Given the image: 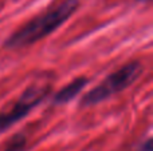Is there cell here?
<instances>
[{"mask_svg": "<svg viewBox=\"0 0 153 151\" xmlns=\"http://www.w3.org/2000/svg\"><path fill=\"white\" fill-rule=\"evenodd\" d=\"M79 7L78 0H65L53 10L31 19L22 28L15 31L4 42L5 48H22L31 45L53 34L56 28L69 20Z\"/></svg>", "mask_w": 153, "mask_h": 151, "instance_id": "6da1fadb", "label": "cell"}, {"mask_svg": "<svg viewBox=\"0 0 153 151\" xmlns=\"http://www.w3.org/2000/svg\"><path fill=\"white\" fill-rule=\"evenodd\" d=\"M143 71L140 62H130L120 70L111 72L98 86L86 92L81 100V107H91L101 102L109 99L110 96L124 91L130 84L136 82Z\"/></svg>", "mask_w": 153, "mask_h": 151, "instance_id": "7a4b0ae2", "label": "cell"}, {"mask_svg": "<svg viewBox=\"0 0 153 151\" xmlns=\"http://www.w3.org/2000/svg\"><path fill=\"white\" fill-rule=\"evenodd\" d=\"M48 92H50V88L47 86H42V87L31 86L27 88L10 111L0 112V133L8 130L11 126H13L24 117H27L32 108L39 106L45 100Z\"/></svg>", "mask_w": 153, "mask_h": 151, "instance_id": "3957f363", "label": "cell"}, {"mask_svg": "<svg viewBox=\"0 0 153 151\" xmlns=\"http://www.w3.org/2000/svg\"><path fill=\"white\" fill-rule=\"evenodd\" d=\"M87 83H89V79H87V78H82V76L76 78V79H74L71 83H69V84L65 86L63 88H61V90L54 95L53 103L61 106V104H66V103H69V102H71L73 99L86 87Z\"/></svg>", "mask_w": 153, "mask_h": 151, "instance_id": "277c9868", "label": "cell"}, {"mask_svg": "<svg viewBox=\"0 0 153 151\" xmlns=\"http://www.w3.org/2000/svg\"><path fill=\"white\" fill-rule=\"evenodd\" d=\"M27 146V138L24 134L19 133L15 134L12 138L8 141L4 151H24Z\"/></svg>", "mask_w": 153, "mask_h": 151, "instance_id": "5b68a950", "label": "cell"}, {"mask_svg": "<svg viewBox=\"0 0 153 151\" xmlns=\"http://www.w3.org/2000/svg\"><path fill=\"white\" fill-rule=\"evenodd\" d=\"M137 151H152V139H151V138L146 139L145 143H144L143 146H141Z\"/></svg>", "mask_w": 153, "mask_h": 151, "instance_id": "8992f818", "label": "cell"}, {"mask_svg": "<svg viewBox=\"0 0 153 151\" xmlns=\"http://www.w3.org/2000/svg\"><path fill=\"white\" fill-rule=\"evenodd\" d=\"M138 1H141V3H148V1H151V0H138Z\"/></svg>", "mask_w": 153, "mask_h": 151, "instance_id": "52a82bcc", "label": "cell"}]
</instances>
